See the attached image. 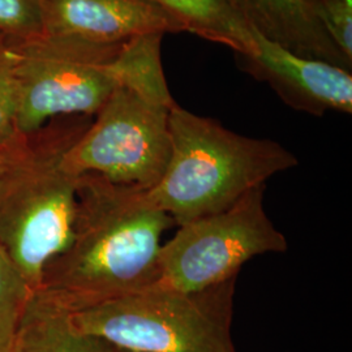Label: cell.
I'll return each instance as SVG.
<instances>
[{"instance_id":"1","label":"cell","mask_w":352,"mask_h":352,"mask_svg":"<svg viewBox=\"0 0 352 352\" xmlns=\"http://www.w3.org/2000/svg\"><path fill=\"white\" fill-rule=\"evenodd\" d=\"M174 225L146 189L77 176L72 239L38 289L74 314L149 289L160 279L162 236Z\"/></svg>"},{"instance_id":"2","label":"cell","mask_w":352,"mask_h":352,"mask_svg":"<svg viewBox=\"0 0 352 352\" xmlns=\"http://www.w3.org/2000/svg\"><path fill=\"white\" fill-rule=\"evenodd\" d=\"M91 118H58L33 135H20L0 171V252L34 291L74 235L77 176L65 173L60 161Z\"/></svg>"},{"instance_id":"3","label":"cell","mask_w":352,"mask_h":352,"mask_svg":"<svg viewBox=\"0 0 352 352\" xmlns=\"http://www.w3.org/2000/svg\"><path fill=\"white\" fill-rule=\"evenodd\" d=\"M168 126V164L146 193L177 226L225 210L272 176L299 164L277 141L235 133L177 103L170 110Z\"/></svg>"},{"instance_id":"4","label":"cell","mask_w":352,"mask_h":352,"mask_svg":"<svg viewBox=\"0 0 352 352\" xmlns=\"http://www.w3.org/2000/svg\"><path fill=\"white\" fill-rule=\"evenodd\" d=\"M236 278L193 292L151 286L71 314L78 330L132 352H238L232 340Z\"/></svg>"},{"instance_id":"5","label":"cell","mask_w":352,"mask_h":352,"mask_svg":"<svg viewBox=\"0 0 352 352\" xmlns=\"http://www.w3.org/2000/svg\"><path fill=\"white\" fill-rule=\"evenodd\" d=\"M16 87V129L29 136L64 116H94L124 84V43L102 45L42 34L10 42Z\"/></svg>"},{"instance_id":"6","label":"cell","mask_w":352,"mask_h":352,"mask_svg":"<svg viewBox=\"0 0 352 352\" xmlns=\"http://www.w3.org/2000/svg\"><path fill=\"white\" fill-rule=\"evenodd\" d=\"M266 186L252 189L222 212L179 226L162 244L160 279L153 286L193 292L238 277L265 253H286L289 243L265 210Z\"/></svg>"},{"instance_id":"7","label":"cell","mask_w":352,"mask_h":352,"mask_svg":"<svg viewBox=\"0 0 352 352\" xmlns=\"http://www.w3.org/2000/svg\"><path fill=\"white\" fill-rule=\"evenodd\" d=\"M174 106L126 87L115 89L64 153L62 168L74 176L91 174L122 186L153 188L170 160L168 116Z\"/></svg>"},{"instance_id":"8","label":"cell","mask_w":352,"mask_h":352,"mask_svg":"<svg viewBox=\"0 0 352 352\" xmlns=\"http://www.w3.org/2000/svg\"><path fill=\"white\" fill-rule=\"evenodd\" d=\"M254 46L240 56L243 68L267 82L294 110L322 116L352 113L351 71L337 64L294 54L252 29Z\"/></svg>"},{"instance_id":"9","label":"cell","mask_w":352,"mask_h":352,"mask_svg":"<svg viewBox=\"0 0 352 352\" xmlns=\"http://www.w3.org/2000/svg\"><path fill=\"white\" fill-rule=\"evenodd\" d=\"M45 34L118 45L183 28L146 0H41Z\"/></svg>"},{"instance_id":"10","label":"cell","mask_w":352,"mask_h":352,"mask_svg":"<svg viewBox=\"0 0 352 352\" xmlns=\"http://www.w3.org/2000/svg\"><path fill=\"white\" fill-rule=\"evenodd\" d=\"M240 17L265 38L305 58L350 63L327 37L316 13V0H227Z\"/></svg>"},{"instance_id":"11","label":"cell","mask_w":352,"mask_h":352,"mask_svg":"<svg viewBox=\"0 0 352 352\" xmlns=\"http://www.w3.org/2000/svg\"><path fill=\"white\" fill-rule=\"evenodd\" d=\"M14 352H113V347L78 330L69 311L36 289L26 305Z\"/></svg>"},{"instance_id":"12","label":"cell","mask_w":352,"mask_h":352,"mask_svg":"<svg viewBox=\"0 0 352 352\" xmlns=\"http://www.w3.org/2000/svg\"><path fill=\"white\" fill-rule=\"evenodd\" d=\"M171 16L184 32L225 45L238 55L251 54L253 32L227 0H146Z\"/></svg>"},{"instance_id":"13","label":"cell","mask_w":352,"mask_h":352,"mask_svg":"<svg viewBox=\"0 0 352 352\" xmlns=\"http://www.w3.org/2000/svg\"><path fill=\"white\" fill-rule=\"evenodd\" d=\"M33 291L0 252V352H14L17 334Z\"/></svg>"},{"instance_id":"14","label":"cell","mask_w":352,"mask_h":352,"mask_svg":"<svg viewBox=\"0 0 352 352\" xmlns=\"http://www.w3.org/2000/svg\"><path fill=\"white\" fill-rule=\"evenodd\" d=\"M45 34L41 0H0V36L23 42Z\"/></svg>"},{"instance_id":"15","label":"cell","mask_w":352,"mask_h":352,"mask_svg":"<svg viewBox=\"0 0 352 352\" xmlns=\"http://www.w3.org/2000/svg\"><path fill=\"white\" fill-rule=\"evenodd\" d=\"M316 13L327 37L352 63V0H316Z\"/></svg>"},{"instance_id":"16","label":"cell","mask_w":352,"mask_h":352,"mask_svg":"<svg viewBox=\"0 0 352 352\" xmlns=\"http://www.w3.org/2000/svg\"><path fill=\"white\" fill-rule=\"evenodd\" d=\"M16 104L13 51L8 42L0 49V151L7 149L20 136L16 129Z\"/></svg>"},{"instance_id":"17","label":"cell","mask_w":352,"mask_h":352,"mask_svg":"<svg viewBox=\"0 0 352 352\" xmlns=\"http://www.w3.org/2000/svg\"><path fill=\"white\" fill-rule=\"evenodd\" d=\"M14 141H16V140H14ZM14 141H13V142H14ZM12 144H11V145H12ZM11 145H10L7 149H4V151H0V171H1V168L4 167V164H6V161H7V155H8V151H10Z\"/></svg>"},{"instance_id":"18","label":"cell","mask_w":352,"mask_h":352,"mask_svg":"<svg viewBox=\"0 0 352 352\" xmlns=\"http://www.w3.org/2000/svg\"><path fill=\"white\" fill-rule=\"evenodd\" d=\"M6 45H8V41L4 37L0 36V49H3Z\"/></svg>"},{"instance_id":"19","label":"cell","mask_w":352,"mask_h":352,"mask_svg":"<svg viewBox=\"0 0 352 352\" xmlns=\"http://www.w3.org/2000/svg\"><path fill=\"white\" fill-rule=\"evenodd\" d=\"M113 352H132V351H126V350H120V349H116V347H113Z\"/></svg>"}]
</instances>
